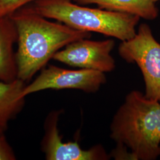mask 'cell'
<instances>
[{
	"label": "cell",
	"mask_w": 160,
	"mask_h": 160,
	"mask_svg": "<svg viewBox=\"0 0 160 160\" xmlns=\"http://www.w3.org/2000/svg\"><path fill=\"white\" fill-rule=\"evenodd\" d=\"M25 86V82L18 78L11 82L0 81V131H6L9 122L23 109Z\"/></svg>",
	"instance_id": "9c48e42d"
},
{
	"label": "cell",
	"mask_w": 160,
	"mask_h": 160,
	"mask_svg": "<svg viewBox=\"0 0 160 160\" xmlns=\"http://www.w3.org/2000/svg\"><path fill=\"white\" fill-rule=\"evenodd\" d=\"M17 28L10 16L0 18V81L18 78L16 54L13 46L17 42Z\"/></svg>",
	"instance_id": "ba28073f"
},
{
	"label": "cell",
	"mask_w": 160,
	"mask_h": 160,
	"mask_svg": "<svg viewBox=\"0 0 160 160\" xmlns=\"http://www.w3.org/2000/svg\"><path fill=\"white\" fill-rule=\"evenodd\" d=\"M119 55L128 63H135L141 69L147 98L160 102V43L155 40L148 24L139 25L136 34L122 41Z\"/></svg>",
	"instance_id": "277c9868"
},
{
	"label": "cell",
	"mask_w": 160,
	"mask_h": 160,
	"mask_svg": "<svg viewBox=\"0 0 160 160\" xmlns=\"http://www.w3.org/2000/svg\"><path fill=\"white\" fill-rule=\"evenodd\" d=\"M160 0H153V1L155 2H157V1H160Z\"/></svg>",
	"instance_id": "4fadbf2b"
},
{
	"label": "cell",
	"mask_w": 160,
	"mask_h": 160,
	"mask_svg": "<svg viewBox=\"0 0 160 160\" xmlns=\"http://www.w3.org/2000/svg\"><path fill=\"white\" fill-rule=\"evenodd\" d=\"M36 0H0V18L8 16L18 9Z\"/></svg>",
	"instance_id": "8fae6325"
},
{
	"label": "cell",
	"mask_w": 160,
	"mask_h": 160,
	"mask_svg": "<svg viewBox=\"0 0 160 160\" xmlns=\"http://www.w3.org/2000/svg\"><path fill=\"white\" fill-rule=\"evenodd\" d=\"M5 132L0 131V160H14L15 153L6 139Z\"/></svg>",
	"instance_id": "7c38bea8"
},
{
	"label": "cell",
	"mask_w": 160,
	"mask_h": 160,
	"mask_svg": "<svg viewBox=\"0 0 160 160\" xmlns=\"http://www.w3.org/2000/svg\"><path fill=\"white\" fill-rule=\"evenodd\" d=\"M106 82L104 73L92 69L71 70L50 65L42 69L35 80L25 86L22 95L46 89H77L86 92H96Z\"/></svg>",
	"instance_id": "5b68a950"
},
{
	"label": "cell",
	"mask_w": 160,
	"mask_h": 160,
	"mask_svg": "<svg viewBox=\"0 0 160 160\" xmlns=\"http://www.w3.org/2000/svg\"><path fill=\"white\" fill-rule=\"evenodd\" d=\"M32 7L42 16L55 19L72 29L96 32L122 42L136 34L141 18L126 13L80 6L72 0H36Z\"/></svg>",
	"instance_id": "3957f363"
},
{
	"label": "cell",
	"mask_w": 160,
	"mask_h": 160,
	"mask_svg": "<svg viewBox=\"0 0 160 160\" xmlns=\"http://www.w3.org/2000/svg\"><path fill=\"white\" fill-rule=\"evenodd\" d=\"M114 45L112 39L93 41L81 39L69 43L52 59L72 67L110 72L116 68L114 58L110 54Z\"/></svg>",
	"instance_id": "8992f818"
},
{
	"label": "cell",
	"mask_w": 160,
	"mask_h": 160,
	"mask_svg": "<svg viewBox=\"0 0 160 160\" xmlns=\"http://www.w3.org/2000/svg\"><path fill=\"white\" fill-rule=\"evenodd\" d=\"M110 138L118 148L130 150L129 159L154 160L160 156V103L132 91L114 114Z\"/></svg>",
	"instance_id": "7a4b0ae2"
},
{
	"label": "cell",
	"mask_w": 160,
	"mask_h": 160,
	"mask_svg": "<svg viewBox=\"0 0 160 160\" xmlns=\"http://www.w3.org/2000/svg\"><path fill=\"white\" fill-rule=\"evenodd\" d=\"M10 16L18 34L17 77L24 82L45 68L54 55L69 43L92 36L90 32L50 22L32 7H22Z\"/></svg>",
	"instance_id": "6da1fadb"
},
{
	"label": "cell",
	"mask_w": 160,
	"mask_h": 160,
	"mask_svg": "<svg viewBox=\"0 0 160 160\" xmlns=\"http://www.w3.org/2000/svg\"><path fill=\"white\" fill-rule=\"evenodd\" d=\"M80 5L96 4L99 8L137 16L152 20L159 11L153 0H72Z\"/></svg>",
	"instance_id": "30bf717a"
},
{
	"label": "cell",
	"mask_w": 160,
	"mask_h": 160,
	"mask_svg": "<svg viewBox=\"0 0 160 160\" xmlns=\"http://www.w3.org/2000/svg\"><path fill=\"white\" fill-rule=\"evenodd\" d=\"M61 110L52 111L48 115L44 124L45 135L41 148L48 160H106L110 157L100 145L85 150L75 142H63L58 128Z\"/></svg>",
	"instance_id": "52a82bcc"
}]
</instances>
